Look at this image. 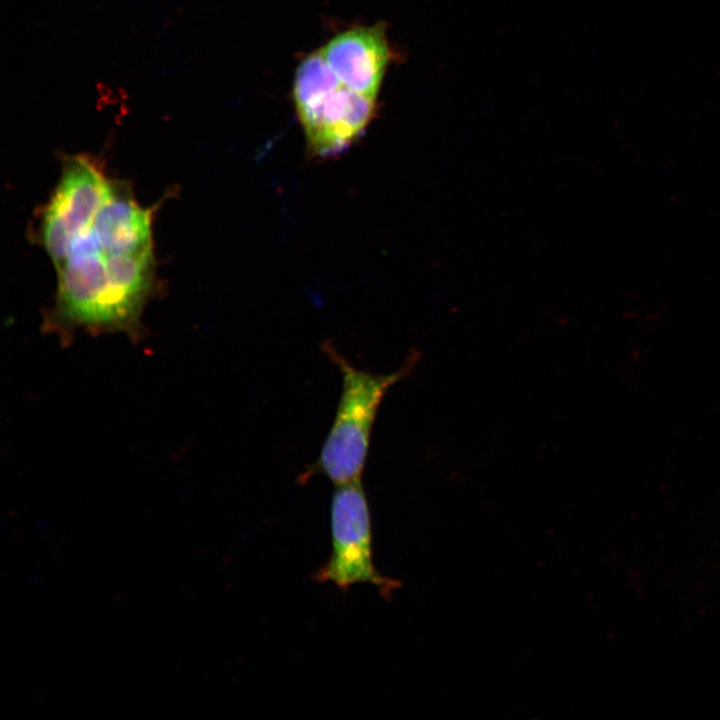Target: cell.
<instances>
[{
    "instance_id": "cell-6",
    "label": "cell",
    "mask_w": 720,
    "mask_h": 720,
    "mask_svg": "<svg viewBox=\"0 0 720 720\" xmlns=\"http://www.w3.org/2000/svg\"><path fill=\"white\" fill-rule=\"evenodd\" d=\"M321 52L343 85L376 100L391 58L383 25L340 33Z\"/></svg>"
},
{
    "instance_id": "cell-4",
    "label": "cell",
    "mask_w": 720,
    "mask_h": 720,
    "mask_svg": "<svg viewBox=\"0 0 720 720\" xmlns=\"http://www.w3.org/2000/svg\"><path fill=\"white\" fill-rule=\"evenodd\" d=\"M335 486L330 506L332 550L314 578L343 591L355 584H371L389 598L399 582L382 575L374 565L371 514L362 481Z\"/></svg>"
},
{
    "instance_id": "cell-2",
    "label": "cell",
    "mask_w": 720,
    "mask_h": 720,
    "mask_svg": "<svg viewBox=\"0 0 720 720\" xmlns=\"http://www.w3.org/2000/svg\"><path fill=\"white\" fill-rule=\"evenodd\" d=\"M322 350L338 367L342 390L321 451L300 479L319 473L340 485L361 479L379 406L388 389L406 376L412 365L408 361L398 371L374 374L355 367L330 343L322 344Z\"/></svg>"
},
{
    "instance_id": "cell-1",
    "label": "cell",
    "mask_w": 720,
    "mask_h": 720,
    "mask_svg": "<svg viewBox=\"0 0 720 720\" xmlns=\"http://www.w3.org/2000/svg\"><path fill=\"white\" fill-rule=\"evenodd\" d=\"M153 248L125 251L101 245L88 229L75 237L55 265V302L45 328L66 340L91 333H142L141 316L155 283Z\"/></svg>"
},
{
    "instance_id": "cell-3",
    "label": "cell",
    "mask_w": 720,
    "mask_h": 720,
    "mask_svg": "<svg viewBox=\"0 0 720 720\" xmlns=\"http://www.w3.org/2000/svg\"><path fill=\"white\" fill-rule=\"evenodd\" d=\"M293 97L308 149L322 159L348 149L375 113L376 100L343 85L321 50L299 65Z\"/></svg>"
},
{
    "instance_id": "cell-5",
    "label": "cell",
    "mask_w": 720,
    "mask_h": 720,
    "mask_svg": "<svg viewBox=\"0 0 720 720\" xmlns=\"http://www.w3.org/2000/svg\"><path fill=\"white\" fill-rule=\"evenodd\" d=\"M115 183L88 155L70 156L43 209L39 239L54 265L65 256L72 240L86 229L110 196Z\"/></svg>"
}]
</instances>
